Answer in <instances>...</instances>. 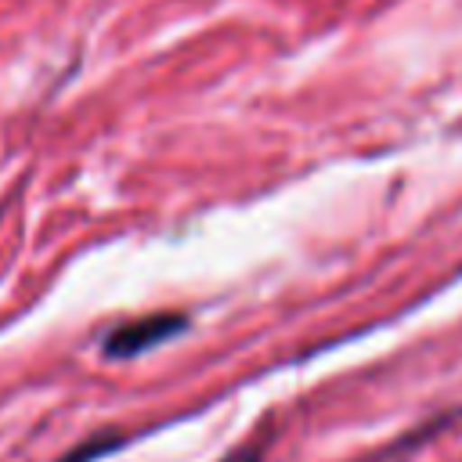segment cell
<instances>
[{"label":"cell","mask_w":462,"mask_h":462,"mask_svg":"<svg viewBox=\"0 0 462 462\" xmlns=\"http://www.w3.org/2000/svg\"><path fill=\"white\" fill-rule=\"evenodd\" d=\"M188 318L184 314H148V318H137V321H126L119 328L108 332L105 339V354L108 357H134V354H144L166 339H173L177 332H184Z\"/></svg>","instance_id":"6da1fadb"},{"label":"cell","mask_w":462,"mask_h":462,"mask_svg":"<svg viewBox=\"0 0 462 462\" xmlns=\"http://www.w3.org/2000/svg\"><path fill=\"white\" fill-rule=\"evenodd\" d=\"M108 448V440H90V444H83V448H76L69 458H61V462H87V458H94L97 451H105Z\"/></svg>","instance_id":"7a4b0ae2"},{"label":"cell","mask_w":462,"mask_h":462,"mask_svg":"<svg viewBox=\"0 0 462 462\" xmlns=\"http://www.w3.org/2000/svg\"><path fill=\"white\" fill-rule=\"evenodd\" d=\"M224 462H256V451L249 448V451H235V455H227Z\"/></svg>","instance_id":"3957f363"}]
</instances>
